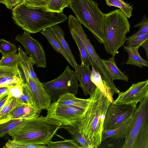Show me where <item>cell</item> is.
I'll list each match as a JSON object with an SVG mask.
<instances>
[{
	"instance_id": "obj_28",
	"label": "cell",
	"mask_w": 148,
	"mask_h": 148,
	"mask_svg": "<svg viewBox=\"0 0 148 148\" xmlns=\"http://www.w3.org/2000/svg\"><path fill=\"white\" fill-rule=\"evenodd\" d=\"M92 66V69L90 76V79L92 82L105 94L111 101L110 96L104 84L101 77L99 73L94 69L93 66Z\"/></svg>"
},
{
	"instance_id": "obj_2",
	"label": "cell",
	"mask_w": 148,
	"mask_h": 148,
	"mask_svg": "<svg viewBox=\"0 0 148 148\" xmlns=\"http://www.w3.org/2000/svg\"><path fill=\"white\" fill-rule=\"evenodd\" d=\"M12 10V17L14 23L30 33L41 32L68 18L62 12H53L47 8L28 7L23 3Z\"/></svg>"
},
{
	"instance_id": "obj_20",
	"label": "cell",
	"mask_w": 148,
	"mask_h": 148,
	"mask_svg": "<svg viewBox=\"0 0 148 148\" xmlns=\"http://www.w3.org/2000/svg\"><path fill=\"white\" fill-rule=\"evenodd\" d=\"M41 33L46 37L55 51L61 54L69 64L74 69L73 62L54 34L51 27L43 29Z\"/></svg>"
},
{
	"instance_id": "obj_36",
	"label": "cell",
	"mask_w": 148,
	"mask_h": 148,
	"mask_svg": "<svg viewBox=\"0 0 148 148\" xmlns=\"http://www.w3.org/2000/svg\"><path fill=\"white\" fill-rule=\"evenodd\" d=\"M21 83V79L18 76L0 78V87H5L9 88Z\"/></svg>"
},
{
	"instance_id": "obj_4",
	"label": "cell",
	"mask_w": 148,
	"mask_h": 148,
	"mask_svg": "<svg viewBox=\"0 0 148 148\" xmlns=\"http://www.w3.org/2000/svg\"><path fill=\"white\" fill-rule=\"evenodd\" d=\"M127 18L120 9L105 14L103 44L106 51L112 56L115 57L126 41L130 27Z\"/></svg>"
},
{
	"instance_id": "obj_39",
	"label": "cell",
	"mask_w": 148,
	"mask_h": 148,
	"mask_svg": "<svg viewBox=\"0 0 148 148\" xmlns=\"http://www.w3.org/2000/svg\"><path fill=\"white\" fill-rule=\"evenodd\" d=\"M16 76H18L17 66L16 67H0V78Z\"/></svg>"
},
{
	"instance_id": "obj_26",
	"label": "cell",
	"mask_w": 148,
	"mask_h": 148,
	"mask_svg": "<svg viewBox=\"0 0 148 148\" xmlns=\"http://www.w3.org/2000/svg\"><path fill=\"white\" fill-rule=\"evenodd\" d=\"M23 93L18 99L21 104H25L37 108L32 92L28 86L24 83H22Z\"/></svg>"
},
{
	"instance_id": "obj_27",
	"label": "cell",
	"mask_w": 148,
	"mask_h": 148,
	"mask_svg": "<svg viewBox=\"0 0 148 148\" xmlns=\"http://www.w3.org/2000/svg\"><path fill=\"white\" fill-rule=\"evenodd\" d=\"M106 4L110 7L114 6L119 8L128 18L132 15L133 8L129 4L123 0H105Z\"/></svg>"
},
{
	"instance_id": "obj_12",
	"label": "cell",
	"mask_w": 148,
	"mask_h": 148,
	"mask_svg": "<svg viewBox=\"0 0 148 148\" xmlns=\"http://www.w3.org/2000/svg\"><path fill=\"white\" fill-rule=\"evenodd\" d=\"M15 40L23 45L25 52L32 59L36 66L46 67V59L42 46L37 40L33 38L28 32L24 30L21 34H18Z\"/></svg>"
},
{
	"instance_id": "obj_40",
	"label": "cell",
	"mask_w": 148,
	"mask_h": 148,
	"mask_svg": "<svg viewBox=\"0 0 148 148\" xmlns=\"http://www.w3.org/2000/svg\"><path fill=\"white\" fill-rule=\"evenodd\" d=\"M9 89L8 98L14 97L18 98L23 93L22 82L9 88Z\"/></svg>"
},
{
	"instance_id": "obj_23",
	"label": "cell",
	"mask_w": 148,
	"mask_h": 148,
	"mask_svg": "<svg viewBox=\"0 0 148 148\" xmlns=\"http://www.w3.org/2000/svg\"><path fill=\"white\" fill-rule=\"evenodd\" d=\"M18 62L27 71L32 79L37 83H41L34 71L33 66L35 64L33 60L28 56L20 46L18 49Z\"/></svg>"
},
{
	"instance_id": "obj_18",
	"label": "cell",
	"mask_w": 148,
	"mask_h": 148,
	"mask_svg": "<svg viewBox=\"0 0 148 148\" xmlns=\"http://www.w3.org/2000/svg\"><path fill=\"white\" fill-rule=\"evenodd\" d=\"M91 70L89 66L81 62L80 67L81 81L79 86L82 89L84 95H91L95 90L96 86L92 82L90 79Z\"/></svg>"
},
{
	"instance_id": "obj_5",
	"label": "cell",
	"mask_w": 148,
	"mask_h": 148,
	"mask_svg": "<svg viewBox=\"0 0 148 148\" xmlns=\"http://www.w3.org/2000/svg\"><path fill=\"white\" fill-rule=\"evenodd\" d=\"M69 6L81 23L103 44L105 14L99 9L98 3L92 0H70Z\"/></svg>"
},
{
	"instance_id": "obj_44",
	"label": "cell",
	"mask_w": 148,
	"mask_h": 148,
	"mask_svg": "<svg viewBox=\"0 0 148 148\" xmlns=\"http://www.w3.org/2000/svg\"><path fill=\"white\" fill-rule=\"evenodd\" d=\"M9 88L7 87H0V96L9 92Z\"/></svg>"
},
{
	"instance_id": "obj_30",
	"label": "cell",
	"mask_w": 148,
	"mask_h": 148,
	"mask_svg": "<svg viewBox=\"0 0 148 148\" xmlns=\"http://www.w3.org/2000/svg\"><path fill=\"white\" fill-rule=\"evenodd\" d=\"M64 128L71 135L73 139L77 142L82 148H89L88 144L81 134L75 128L70 125H62L60 128Z\"/></svg>"
},
{
	"instance_id": "obj_42",
	"label": "cell",
	"mask_w": 148,
	"mask_h": 148,
	"mask_svg": "<svg viewBox=\"0 0 148 148\" xmlns=\"http://www.w3.org/2000/svg\"><path fill=\"white\" fill-rule=\"evenodd\" d=\"M9 95V92L0 96V108L4 105L7 100Z\"/></svg>"
},
{
	"instance_id": "obj_31",
	"label": "cell",
	"mask_w": 148,
	"mask_h": 148,
	"mask_svg": "<svg viewBox=\"0 0 148 148\" xmlns=\"http://www.w3.org/2000/svg\"><path fill=\"white\" fill-rule=\"evenodd\" d=\"M4 148H46L47 145L34 144L14 141L9 139L3 147Z\"/></svg>"
},
{
	"instance_id": "obj_29",
	"label": "cell",
	"mask_w": 148,
	"mask_h": 148,
	"mask_svg": "<svg viewBox=\"0 0 148 148\" xmlns=\"http://www.w3.org/2000/svg\"><path fill=\"white\" fill-rule=\"evenodd\" d=\"M48 148H80V145L74 139L56 142L51 141L47 145Z\"/></svg>"
},
{
	"instance_id": "obj_10",
	"label": "cell",
	"mask_w": 148,
	"mask_h": 148,
	"mask_svg": "<svg viewBox=\"0 0 148 148\" xmlns=\"http://www.w3.org/2000/svg\"><path fill=\"white\" fill-rule=\"evenodd\" d=\"M87 108L52 102L47 110V116L59 121L63 125H74L80 121Z\"/></svg>"
},
{
	"instance_id": "obj_38",
	"label": "cell",
	"mask_w": 148,
	"mask_h": 148,
	"mask_svg": "<svg viewBox=\"0 0 148 148\" xmlns=\"http://www.w3.org/2000/svg\"><path fill=\"white\" fill-rule=\"evenodd\" d=\"M51 0H24L23 4L30 7L47 8Z\"/></svg>"
},
{
	"instance_id": "obj_6",
	"label": "cell",
	"mask_w": 148,
	"mask_h": 148,
	"mask_svg": "<svg viewBox=\"0 0 148 148\" xmlns=\"http://www.w3.org/2000/svg\"><path fill=\"white\" fill-rule=\"evenodd\" d=\"M129 134L122 148H148V94L133 116Z\"/></svg>"
},
{
	"instance_id": "obj_25",
	"label": "cell",
	"mask_w": 148,
	"mask_h": 148,
	"mask_svg": "<svg viewBox=\"0 0 148 148\" xmlns=\"http://www.w3.org/2000/svg\"><path fill=\"white\" fill-rule=\"evenodd\" d=\"M21 104L17 98L13 97L8 98L0 108V121L4 119L13 109Z\"/></svg>"
},
{
	"instance_id": "obj_32",
	"label": "cell",
	"mask_w": 148,
	"mask_h": 148,
	"mask_svg": "<svg viewBox=\"0 0 148 148\" xmlns=\"http://www.w3.org/2000/svg\"><path fill=\"white\" fill-rule=\"evenodd\" d=\"M18 56L14 53L3 56L0 61V67H16L17 66Z\"/></svg>"
},
{
	"instance_id": "obj_3",
	"label": "cell",
	"mask_w": 148,
	"mask_h": 148,
	"mask_svg": "<svg viewBox=\"0 0 148 148\" xmlns=\"http://www.w3.org/2000/svg\"><path fill=\"white\" fill-rule=\"evenodd\" d=\"M62 125L57 119L41 115L29 121L19 132L11 136L12 139L27 143L47 145Z\"/></svg>"
},
{
	"instance_id": "obj_14",
	"label": "cell",
	"mask_w": 148,
	"mask_h": 148,
	"mask_svg": "<svg viewBox=\"0 0 148 148\" xmlns=\"http://www.w3.org/2000/svg\"><path fill=\"white\" fill-rule=\"evenodd\" d=\"M42 110L27 105L21 104L13 109L4 119L0 121V124L12 119H34L40 116Z\"/></svg>"
},
{
	"instance_id": "obj_19",
	"label": "cell",
	"mask_w": 148,
	"mask_h": 148,
	"mask_svg": "<svg viewBox=\"0 0 148 148\" xmlns=\"http://www.w3.org/2000/svg\"><path fill=\"white\" fill-rule=\"evenodd\" d=\"M101 60L105 70L112 80L119 79L128 82L129 79L128 76L117 67L114 57L112 56L107 60L102 59Z\"/></svg>"
},
{
	"instance_id": "obj_22",
	"label": "cell",
	"mask_w": 148,
	"mask_h": 148,
	"mask_svg": "<svg viewBox=\"0 0 148 148\" xmlns=\"http://www.w3.org/2000/svg\"><path fill=\"white\" fill-rule=\"evenodd\" d=\"M123 47L124 50L128 54V58L125 64L137 66L141 68L148 67V61L143 59L139 53V46Z\"/></svg>"
},
{
	"instance_id": "obj_43",
	"label": "cell",
	"mask_w": 148,
	"mask_h": 148,
	"mask_svg": "<svg viewBox=\"0 0 148 148\" xmlns=\"http://www.w3.org/2000/svg\"><path fill=\"white\" fill-rule=\"evenodd\" d=\"M145 50L147 54V58L148 60V39L145 41L141 45Z\"/></svg>"
},
{
	"instance_id": "obj_35",
	"label": "cell",
	"mask_w": 148,
	"mask_h": 148,
	"mask_svg": "<svg viewBox=\"0 0 148 148\" xmlns=\"http://www.w3.org/2000/svg\"><path fill=\"white\" fill-rule=\"evenodd\" d=\"M134 27H139L138 30L128 38H127L126 41L130 40L136 36L142 33L148 32V18L144 15L141 21Z\"/></svg>"
},
{
	"instance_id": "obj_34",
	"label": "cell",
	"mask_w": 148,
	"mask_h": 148,
	"mask_svg": "<svg viewBox=\"0 0 148 148\" xmlns=\"http://www.w3.org/2000/svg\"><path fill=\"white\" fill-rule=\"evenodd\" d=\"M0 51L3 56L16 53L17 49L15 44L2 38L0 40Z\"/></svg>"
},
{
	"instance_id": "obj_24",
	"label": "cell",
	"mask_w": 148,
	"mask_h": 148,
	"mask_svg": "<svg viewBox=\"0 0 148 148\" xmlns=\"http://www.w3.org/2000/svg\"><path fill=\"white\" fill-rule=\"evenodd\" d=\"M71 36L79 49L81 62L89 66L92 65L90 57L85 47L81 40L74 32L70 31Z\"/></svg>"
},
{
	"instance_id": "obj_9",
	"label": "cell",
	"mask_w": 148,
	"mask_h": 148,
	"mask_svg": "<svg viewBox=\"0 0 148 148\" xmlns=\"http://www.w3.org/2000/svg\"><path fill=\"white\" fill-rule=\"evenodd\" d=\"M137 105L115 102L108 108L103 124V130H113L132 117L137 109Z\"/></svg>"
},
{
	"instance_id": "obj_17",
	"label": "cell",
	"mask_w": 148,
	"mask_h": 148,
	"mask_svg": "<svg viewBox=\"0 0 148 148\" xmlns=\"http://www.w3.org/2000/svg\"><path fill=\"white\" fill-rule=\"evenodd\" d=\"M51 28L57 39L73 62L76 75L78 81L80 83L81 81L80 74V65L77 63L70 48L68 42L65 39L64 33L63 30L58 25L53 26Z\"/></svg>"
},
{
	"instance_id": "obj_41",
	"label": "cell",
	"mask_w": 148,
	"mask_h": 148,
	"mask_svg": "<svg viewBox=\"0 0 148 148\" xmlns=\"http://www.w3.org/2000/svg\"><path fill=\"white\" fill-rule=\"evenodd\" d=\"M24 1V0H0V2L4 4L7 8L12 10L23 3Z\"/></svg>"
},
{
	"instance_id": "obj_7",
	"label": "cell",
	"mask_w": 148,
	"mask_h": 148,
	"mask_svg": "<svg viewBox=\"0 0 148 148\" xmlns=\"http://www.w3.org/2000/svg\"><path fill=\"white\" fill-rule=\"evenodd\" d=\"M82 24L76 17L70 15L68 18V25L70 31L74 32L84 44L91 60L92 65L100 75L103 83L114 94L120 92L114 84L113 81L109 77L105 70L101 58L88 38L82 27Z\"/></svg>"
},
{
	"instance_id": "obj_8",
	"label": "cell",
	"mask_w": 148,
	"mask_h": 148,
	"mask_svg": "<svg viewBox=\"0 0 148 148\" xmlns=\"http://www.w3.org/2000/svg\"><path fill=\"white\" fill-rule=\"evenodd\" d=\"M78 81L75 71L67 66L59 76L51 81L42 83V84L54 102L65 93L77 95L79 86Z\"/></svg>"
},
{
	"instance_id": "obj_1",
	"label": "cell",
	"mask_w": 148,
	"mask_h": 148,
	"mask_svg": "<svg viewBox=\"0 0 148 148\" xmlns=\"http://www.w3.org/2000/svg\"><path fill=\"white\" fill-rule=\"evenodd\" d=\"M90 97L91 101L80 121L76 125L70 126L81 134L89 148H97L101 142L106 114L112 102L97 86Z\"/></svg>"
},
{
	"instance_id": "obj_13",
	"label": "cell",
	"mask_w": 148,
	"mask_h": 148,
	"mask_svg": "<svg viewBox=\"0 0 148 148\" xmlns=\"http://www.w3.org/2000/svg\"><path fill=\"white\" fill-rule=\"evenodd\" d=\"M148 94V79L133 83L126 91L120 92L115 102L137 105L142 101Z\"/></svg>"
},
{
	"instance_id": "obj_37",
	"label": "cell",
	"mask_w": 148,
	"mask_h": 148,
	"mask_svg": "<svg viewBox=\"0 0 148 148\" xmlns=\"http://www.w3.org/2000/svg\"><path fill=\"white\" fill-rule=\"evenodd\" d=\"M148 39V32L141 34L127 41L126 44L127 46L134 47L141 44Z\"/></svg>"
},
{
	"instance_id": "obj_15",
	"label": "cell",
	"mask_w": 148,
	"mask_h": 148,
	"mask_svg": "<svg viewBox=\"0 0 148 148\" xmlns=\"http://www.w3.org/2000/svg\"><path fill=\"white\" fill-rule=\"evenodd\" d=\"M31 120L22 119H12L0 124V137H3L7 135L12 136L19 132Z\"/></svg>"
},
{
	"instance_id": "obj_11",
	"label": "cell",
	"mask_w": 148,
	"mask_h": 148,
	"mask_svg": "<svg viewBox=\"0 0 148 148\" xmlns=\"http://www.w3.org/2000/svg\"><path fill=\"white\" fill-rule=\"evenodd\" d=\"M17 67L18 76L22 83L26 84L29 88L37 109L47 110L51 103V96L44 87L42 83L36 82L29 75L27 71L19 63Z\"/></svg>"
},
{
	"instance_id": "obj_21",
	"label": "cell",
	"mask_w": 148,
	"mask_h": 148,
	"mask_svg": "<svg viewBox=\"0 0 148 148\" xmlns=\"http://www.w3.org/2000/svg\"><path fill=\"white\" fill-rule=\"evenodd\" d=\"M91 101L90 97L86 99H82L76 97L74 94L66 93L60 96L56 101L60 105L87 108Z\"/></svg>"
},
{
	"instance_id": "obj_33",
	"label": "cell",
	"mask_w": 148,
	"mask_h": 148,
	"mask_svg": "<svg viewBox=\"0 0 148 148\" xmlns=\"http://www.w3.org/2000/svg\"><path fill=\"white\" fill-rule=\"evenodd\" d=\"M70 0H51L47 9L57 12H62L64 9L69 6Z\"/></svg>"
},
{
	"instance_id": "obj_16",
	"label": "cell",
	"mask_w": 148,
	"mask_h": 148,
	"mask_svg": "<svg viewBox=\"0 0 148 148\" xmlns=\"http://www.w3.org/2000/svg\"><path fill=\"white\" fill-rule=\"evenodd\" d=\"M133 119L132 116L115 129L103 130L102 135L101 142L110 138L114 139L125 138L129 134Z\"/></svg>"
}]
</instances>
